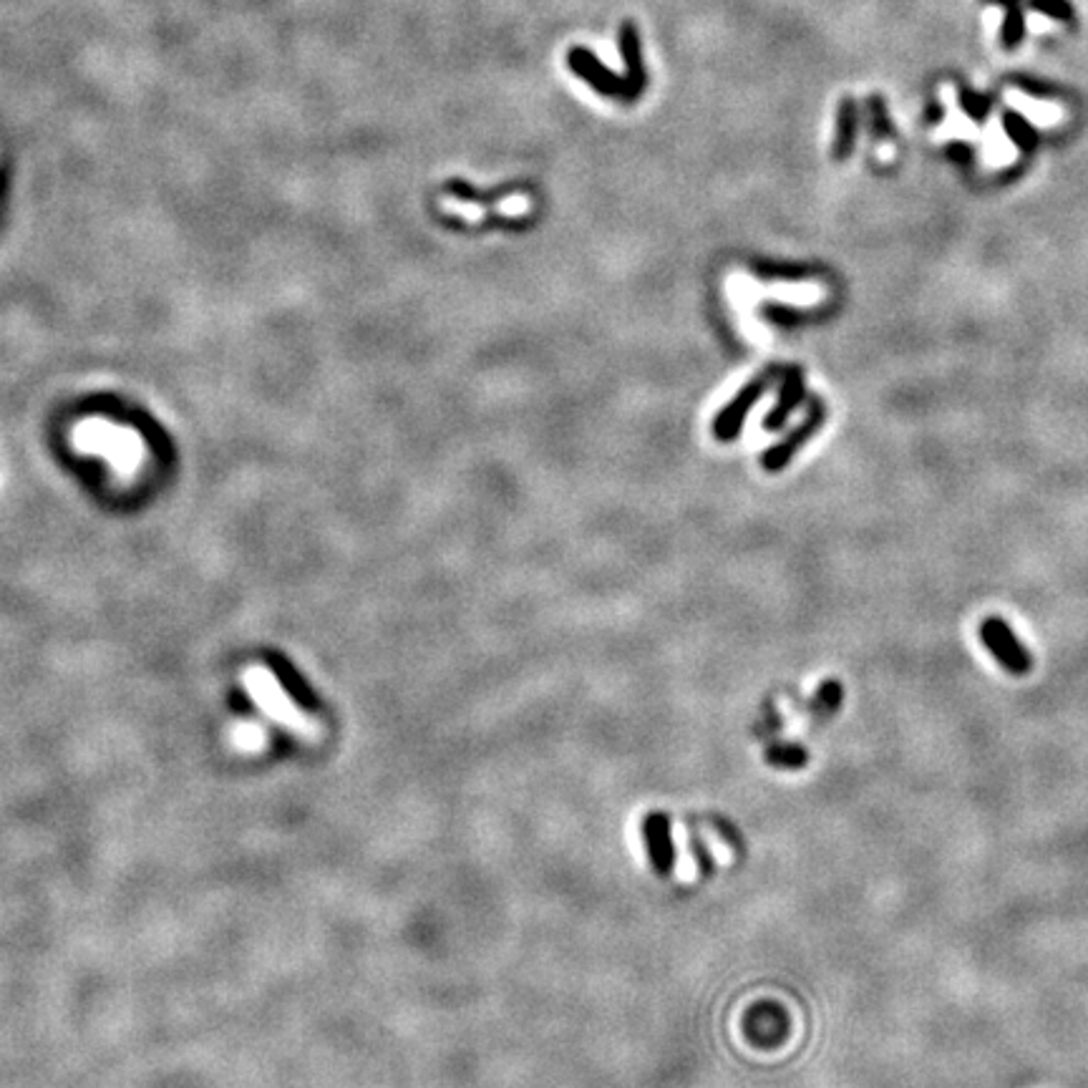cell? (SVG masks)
Masks as SVG:
<instances>
[{
    "label": "cell",
    "mask_w": 1088,
    "mask_h": 1088,
    "mask_svg": "<svg viewBox=\"0 0 1088 1088\" xmlns=\"http://www.w3.org/2000/svg\"><path fill=\"white\" fill-rule=\"evenodd\" d=\"M245 688L250 693L252 701L257 703L262 713L267 718H272L280 726L290 728L293 733L303 738H318L320 728L313 718L305 716L298 706L293 703V698L288 696L280 680L265 668H250L245 675Z\"/></svg>",
    "instance_id": "1"
},
{
    "label": "cell",
    "mask_w": 1088,
    "mask_h": 1088,
    "mask_svg": "<svg viewBox=\"0 0 1088 1088\" xmlns=\"http://www.w3.org/2000/svg\"><path fill=\"white\" fill-rule=\"evenodd\" d=\"M779 373H781L779 366L764 368L759 376L751 378V381H748L746 386H743L741 391H738L736 396H733L731 401L718 411L716 421H713V436H716L718 441H733L738 434H741L746 416L751 414V408L759 403V398L769 391L771 383L776 381Z\"/></svg>",
    "instance_id": "2"
},
{
    "label": "cell",
    "mask_w": 1088,
    "mask_h": 1088,
    "mask_svg": "<svg viewBox=\"0 0 1088 1088\" xmlns=\"http://www.w3.org/2000/svg\"><path fill=\"white\" fill-rule=\"evenodd\" d=\"M980 640L985 650L1000 663V668L1008 670L1010 675H1028L1033 668V655L1028 653L1026 645L1020 643L1018 635L1013 633L1003 618H985L980 623Z\"/></svg>",
    "instance_id": "3"
},
{
    "label": "cell",
    "mask_w": 1088,
    "mask_h": 1088,
    "mask_svg": "<svg viewBox=\"0 0 1088 1088\" xmlns=\"http://www.w3.org/2000/svg\"><path fill=\"white\" fill-rule=\"evenodd\" d=\"M824 421H827V403H824L819 396H811L809 411H806V416L801 419V424L796 426V429H791L789 434L779 441V444H774L764 456H761V466H764V471L776 474V471L786 469V466L791 464V459L804 449L806 441H811L816 434H819Z\"/></svg>",
    "instance_id": "4"
},
{
    "label": "cell",
    "mask_w": 1088,
    "mask_h": 1088,
    "mask_svg": "<svg viewBox=\"0 0 1088 1088\" xmlns=\"http://www.w3.org/2000/svg\"><path fill=\"white\" fill-rule=\"evenodd\" d=\"M570 68L575 71L580 79H585L587 84L595 86L600 94L618 96V99H633L640 91L630 84L628 79H618V76L607 71L600 61L595 58V53L585 51V48H572L570 51Z\"/></svg>",
    "instance_id": "5"
},
{
    "label": "cell",
    "mask_w": 1088,
    "mask_h": 1088,
    "mask_svg": "<svg viewBox=\"0 0 1088 1088\" xmlns=\"http://www.w3.org/2000/svg\"><path fill=\"white\" fill-rule=\"evenodd\" d=\"M804 396H806L804 371H801L799 366H789L784 371V381H781V391H779V398H776V406L771 408L764 419V429L766 431L784 429L789 416L796 411V406L804 401Z\"/></svg>",
    "instance_id": "6"
},
{
    "label": "cell",
    "mask_w": 1088,
    "mask_h": 1088,
    "mask_svg": "<svg viewBox=\"0 0 1088 1088\" xmlns=\"http://www.w3.org/2000/svg\"><path fill=\"white\" fill-rule=\"evenodd\" d=\"M857 104H854L852 96H844L842 104H839V116H837V136H834L832 157L837 162L852 157L854 142H857Z\"/></svg>",
    "instance_id": "7"
},
{
    "label": "cell",
    "mask_w": 1088,
    "mask_h": 1088,
    "mask_svg": "<svg viewBox=\"0 0 1088 1088\" xmlns=\"http://www.w3.org/2000/svg\"><path fill=\"white\" fill-rule=\"evenodd\" d=\"M620 53H623V61L628 66V81L638 91H643L645 86V71L640 66V43H638V31H635L633 23H623L620 28Z\"/></svg>",
    "instance_id": "8"
},
{
    "label": "cell",
    "mask_w": 1088,
    "mask_h": 1088,
    "mask_svg": "<svg viewBox=\"0 0 1088 1088\" xmlns=\"http://www.w3.org/2000/svg\"><path fill=\"white\" fill-rule=\"evenodd\" d=\"M1003 129L1010 136V142L1020 149V152L1033 154L1038 147V131L1033 129L1026 121V116H1020L1018 111H1005L1003 114Z\"/></svg>",
    "instance_id": "9"
},
{
    "label": "cell",
    "mask_w": 1088,
    "mask_h": 1088,
    "mask_svg": "<svg viewBox=\"0 0 1088 1088\" xmlns=\"http://www.w3.org/2000/svg\"><path fill=\"white\" fill-rule=\"evenodd\" d=\"M844 698V688L839 686V680H824L819 691H816L814 701H811V716L816 718H832L839 711Z\"/></svg>",
    "instance_id": "10"
},
{
    "label": "cell",
    "mask_w": 1088,
    "mask_h": 1088,
    "mask_svg": "<svg viewBox=\"0 0 1088 1088\" xmlns=\"http://www.w3.org/2000/svg\"><path fill=\"white\" fill-rule=\"evenodd\" d=\"M1023 38H1026V18H1023V11H1020V3H1010V6H1005L1000 43H1003V48L1013 51V48L1020 46Z\"/></svg>",
    "instance_id": "11"
},
{
    "label": "cell",
    "mask_w": 1088,
    "mask_h": 1088,
    "mask_svg": "<svg viewBox=\"0 0 1088 1088\" xmlns=\"http://www.w3.org/2000/svg\"><path fill=\"white\" fill-rule=\"evenodd\" d=\"M766 759H769V764L779 766V769H801L809 761V751L804 746H799V743H774L766 751Z\"/></svg>",
    "instance_id": "12"
},
{
    "label": "cell",
    "mask_w": 1088,
    "mask_h": 1088,
    "mask_svg": "<svg viewBox=\"0 0 1088 1088\" xmlns=\"http://www.w3.org/2000/svg\"><path fill=\"white\" fill-rule=\"evenodd\" d=\"M958 99H960V109H963L965 114L975 121V124H983V121L988 119L990 109H993V96L978 94V91L965 89V86H960Z\"/></svg>",
    "instance_id": "13"
},
{
    "label": "cell",
    "mask_w": 1088,
    "mask_h": 1088,
    "mask_svg": "<svg viewBox=\"0 0 1088 1088\" xmlns=\"http://www.w3.org/2000/svg\"><path fill=\"white\" fill-rule=\"evenodd\" d=\"M867 114H869V129H872L874 136L895 134V129H892L890 111H887V104H884L879 96H872V99L867 101Z\"/></svg>",
    "instance_id": "14"
},
{
    "label": "cell",
    "mask_w": 1088,
    "mask_h": 1088,
    "mask_svg": "<svg viewBox=\"0 0 1088 1088\" xmlns=\"http://www.w3.org/2000/svg\"><path fill=\"white\" fill-rule=\"evenodd\" d=\"M648 837L653 842V859L658 864V869H665V864L670 862L668 854V834H665V822L660 816H653L648 822Z\"/></svg>",
    "instance_id": "15"
},
{
    "label": "cell",
    "mask_w": 1088,
    "mask_h": 1088,
    "mask_svg": "<svg viewBox=\"0 0 1088 1088\" xmlns=\"http://www.w3.org/2000/svg\"><path fill=\"white\" fill-rule=\"evenodd\" d=\"M1028 6H1031L1036 13L1051 16L1053 21L1058 23H1073V18H1076L1073 6L1068 3V0H1028Z\"/></svg>",
    "instance_id": "16"
},
{
    "label": "cell",
    "mask_w": 1088,
    "mask_h": 1088,
    "mask_svg": "<svg viewBox=\"0 0 1088 1088\" xmlns=\"http://www.w3.org/2000/svg\"><path fill=\"white\" fill-rule=\"evenodd\" d=\"M265 743V733L255 726V723H245V726L235 728V746L240 751H257Z\"/></svg>",
    "instance_id": "17"
},
{
    "label": "cell",
    "mask_w": 1088,
    "mask_h": 1088,
    "mask_svg": "<svg viewBox=\"0 0 1088 1088\" xmlns=\"http://www.w3.org/2000/svg\"><path fill=\"white\" fill-rule=\"evenodd\" d=\"M532 210V202H529V197H512L507 199V202L499 204V212L507 217H514V215H527V212Z\"/></svg>",
    "instance_id": "18"
},
{
    "label": "cell",
    "mask_w": 1088,
    "mask_h": 1088,
    "mask_svg": "<svg viewBox=\"0 0 1088 1088\" xmlns=\"http://www.w3.org/2000/svg\"><path fill=\"white\" fill-rule=\"evenodd\" d=\"M444 210L449 212H456V215L466 217V220L471 222H479L484 217L482 210H476V207H471V204H459V202H444Z\"/></svg>",
    "instance_id": "19"
},
{
    "label": "cell",
    "mask_w": 1088,
    "mask_h": 1088,
    "mask_svg": "<svg viewBox=\"0 0 1088 1088\" xmlns=\"http://www.w3.org/2000/svg\"><path fill=\"white\" fill-rule=\"evenodd\" d=\"M947 154H950V157L955 159V162H960V164H965L970 157H973V152H970L965 144H952V147L947 149Z\"/></svg>",
    "instance_id": "20"
},
{
    "label": "cell",
    "mask_w": 1088,
    "mask_h": 1088,
    "mask_svg": "<svg viewBox=\"0 0 1088 1088\" xmlns=\"http://www.w3.org/2000/svg\"><path fill=\"white\" fill-rule=\"evenodd\" d=\"M985 3H993V6H1010V3H1020V0H985Z\"/></svg>",
    "instance_id": "21"
}]
</instances>
